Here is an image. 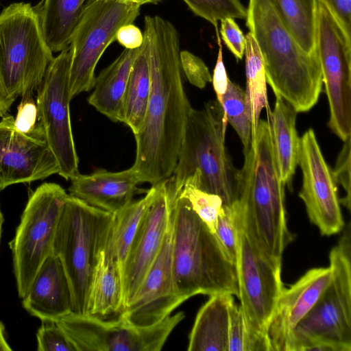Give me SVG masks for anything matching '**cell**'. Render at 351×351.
I'll use <instances>...</instances> for the list:
<instances>
[{
  "mask_svg": "<svg viewBox=\"0 0 351 351\" xmlns=\"http://www.w3.org/2000/svg\"><path fill=\"white\" fill-rule=\"evenodd\" d=\"M350 136L344 141L332 173L337 184H339L346 195L339 199L340 204L350 210Z\"/></svg>",
  "mask_w": 351,
  "mask_h": 351,
  "instance_id": "cell-38",
  "label": "cell"
},
{
  "mask_svg": "<svg viewBox=\"0 0 351 351\" xmlns=\"http://www.w3.org/2000/svg\"><path fill=\"white\" fill-rule=\"evenodd\" d=\"M221 21L220 34L229 50L239 60L244 55L245 37L234 19L227 17Z\"/></svg>",
  "mask_w": 351,
  "mask_h": 351,
  "instance_id": "cell-40",
  "label": "cell"
},
{
  "mask_svg": "<svg viewBox=\"0 0 351 351\" xmlns=\"http://www.w3.org/2000/svg\"><path fill=\"white\" fill-rule=\"evenodd\" d=\"M12 348L8 343L5 337V328L2 322H0V351H10Z\"/></svg>",
  "mask_w": 351,
  "mask_h": 351,
  "instance_id": "cell-45",
  "label": "cell"
},
{
  "mask_svg": "<svg viewBox=\"0 0 351 351\" xmlns=\"http://www.w3.org/2000/svg\"><path fill=\"white\" fill-rule=\"evenodd\" d=\"M158 1H160V0H157Z\"/></svg>",
  "mask_w": 351,
  "mask_h": 351,
  "instance_id": "cell-48",
  "label": "cell"
},
{
  "mask_svg": "<svg viewBox=\"0 0 351 351\" xmlns=\"http://www.w3.org/2000/svg\"><path fill=\"white\" fill-rule=\"evenodd\" d=\"M71 181L69 195L113 214L128 206L135 195L147 191L137 187L140 182L132 167L117 172L98 169L89 175L79 173Z\"/></svg>",
  "mask_w": 351,
  "mask_h": 351,
  "instance_id": "cell-21",
  "label": "cell"
},
{
  "mask_svg": "<svg viewBox=\"0 0 351 351\" xmlns=\"http://www.w3.org/2000/svg\"><path fill=\"white\" fill-rule=\"evenodd\" d=\"M141 5L121 0H87L69 45V94L92 90L96 66L119 29L133 23Z\"/></svg>",
  "mask_w": 351,
  "mask_h": 351,
  "instance_id": "cell-9",
  "label": "cell"
},
{
  "mask_svg": "<svg viewBox=\"0 0 351 351\" xmlns=\"http://www.w3.org/2000/svg\"><path fill=\"white\" fill-rule=\"evenodd\" d=\"M216 35L219 50L211 82H213V88L217 96V101L221 105L222 99L226 92L230 80L223 61L222 45L218 30H216Z\"/></svg>",
  "mask_w": 351,
  "mask_h": 351,
  "instance_id": "cell-41",
  "label": "cell"
},
{
  "mask_svg": "<svg viewBox=\"0 0 351 351\" xmlns=\"http://www.w3.org/2000/svg\"><path fill=\"white\" fill-rule=\"evenodd\" d=\"M22 304L43 322H56L72 313L70 283L60 259L53 252L40 267Z\"/></svg>",
  "mask_w": 351,
  "mask_h": 351,
  "instance_id": "cell-20",
  "label": "cell"
},
{
  "mask_svg": "<svg viewBox=\"0 0 351 351\" xmlns=\"http://www.w3.org/2000/svg\"><path fill=\"white\" fill-rule=\"evenodd\" d=\"M197 16L206 20L218 29V21L230 17L243 19L247 10L240 0H182Z\"/></svg>",
  "mask_w": 351,
  "mask_h": 351,
  "instance_id": "cell-33",
  "label": "cell"
},
{
  "mask_svg": "<svg viewBox=\"0 0 351 351\" xmlns=\"http://www.w3.org/2000/svg\"><path fill=\"white\" fill-rule=\"evenodd\" d=\"M227 124L217 100L206 102L200 110L192 108L173 176L168 178L177 196L189 182L219 196L225 205L239 202V170L225 145Z\"/></svg>",
  "mask_w": 351,
  "mask_h": 351,
  "instance_id": "cell-4",
  "label": "cell"
},
{
  "mask_svg": "<svg viewBox=\"0 0 351 351\" xmlns=\"http://www.w3.org/2000/svg\"><path fill=\"white\" fill-rule=\"evenodd\" d=\"M233 206L237 233L235 266L240 306L251 332L268 340L267 328L285 288L281 265L272 262L260 250L243 226L237 204Z\"/></svg>",
  "mask_w": 351,
  "mask_h": 351,
  "instance_id": "cell-12",
  "label": "cell"
},
{
  "mask_svg": "<svg viewBox=\"0 0 351 351\" xmlns=\"http://www.w3.org/2000/svg\"><path fill=\"white\" fill-rule=\"evenodd\" d=\"M87 0H42L34 7L45 40L52 52L69 47Z\"/></svg>",
  "mask_w": 351,
  "mask_h": 351,
  "instance_id": "cell-26",
  "label": "cell"
},
{
  "mask_svg": "<svg viewBox=\"0 0 351 351\" xmlns=\"http://www.w3.org/2000/svg\"><path fill=\"white\" fill-rule=\"evenodd\" d=\"M3 223V217L0 209V239H1V229H2V225Z\"/></svg>",
  "mask_w": 351,
  "mask_h": 351,
  "instance_id": "cell-47",
  "label": "cell"
},
{
  "mask_svg": "<svg viewBox=\"0 0 351 351\" xmlns=\"http://www.w3.org/2000/svg\"><path fill=\"white\" fill-rule=\"evenodd\" d=\"M14 101L7 95L0 82V117H3L6 115L7 112L9 110Z\"/></svg>",
  "mask_w": 351,
  "mask_h": 351,
  "instance_id": "cell-44",
  "label": "cell"
},
{
  "mask_svg": "<svg viewBox=\"0 0 351 351\" xmlns=\"http://www.w3.org/2000/svg\"><path fill=\"white\" fill-rule=\"evenodd\" d=\"M0 2H1V0H0Z\"/></svg>",
  "mask_w": 351,
  "mask_h": 351,
  "instance_id": "cell-49",
  "label": "cell"
},
{
  "mask_svg": "<svg viewBox=\"0 0 351 351\" xmlns=\"http://www.w3.org/2000/svg\"><path fill=\"white\" fill-rule=\"evenodd\" d=\"M215 234L230 260L235 264L237 255V233L233 206L223 205L218 217Z\"/></svg>",
  "mask_w": 351,
  "mask_h": 351,
  "instance_id": "cell-35",
  "label": "cell"
},
{
  "mask_svg": "<svg viewBox=\"0 0 351 351\" xmlns=\"http://www.w3.org/2000/svg\"><path fill=\"white\" fill-rule=\"evenodd\" d=\"M331 279L315 304L293 329L289 351H302L314 341L351 350V234L348 223L329 255Z\"/></svg>",
  "mask_w": 351,
  "mask_h": 351,
  "instance_id": "cell-8",
  "label": "cell"
},
{
  "mask_svg": "<svg viewBox=\"0 0 351 351\" xmlns=\"http://www.w3.org/2000/svg\"><path fill=\"white\" fill-rule=\"evenodd\" d=\"M114 214L69 195L56 232L53 252L60 259L73 296V313L86 315L89 287Z\"/></svg>",
  "mask_w": 351,
  "mask_h": 351,
  "instance_id": "cell-6",
  "label": "cell"
},
{
  "mask_svg": "<svg viewBox=\"0 0 351 351\" xmlns=\"http://www.w3.org/2000/svg\"><path fill=\"white\" fill-rule=\"evenodd\" d=\"M143 36V43L131 68L122 108V123L130 128L134 135L143 124L151 92L149 44L144 32Z\"/></svg>",
  "mask_w": 351,
  "mask_h": 351,
  "instance_id": "cell-27",
  "label": "cell"
},
{
  "mask_svg": "<svg viewBox=\"0 0 351 351\" xmlns=\"http://www.w3.org/2000/svg\"><path fill=\"white\" fill-rule=\"evenodd\" d=\"M56 157L42 132L27 134L14 126V118L0 121V191L10 185L45 179L59 173Z\"/></svg>",
  "mask_w": 351,
  "mask_h": 351,
  "instance_id": "cell-18",
  "label": "cell"
},
{
  "mask_svg": "<svg viewBox=\"0 0 351 351\" xmlns=\"http://www.w3.org/2000/svg\"><path fill=\"white\" fill-rule=\"evenodd\" d=\"M246 25L262 56L267 83L297 112L311 110L322 90L317 50L306 53L276 12L270 0H249Z\"/></svg>",
  "mask_w": 351,
  "mask_h": 351,
  "instance_id": "cell-3",
  "label": "cell"
},
{
  "mask_svg": "<svg viewBox=\"0 0 351 351\" xmlns=\"http://www.w3.org/2000/svg\"><path fill=\"white\" fill-rule=\"evenodd\" d=\"M245 37L246 86L244 93L246 109L252 128V139L255 135L261 110L269 104L266 76L260 49L250 32Z\"/></svg>",
  "mask_w": 351,
  "mask_h": 351,
  "instance_id": "cell-29",
  "label": "cell"
},
{
  "mask_svg": "<svg viewBox=\"0 0 351 351\" xmlns=\"http://www.w3.org/2000/svg\"><path fill=\"white\" fill-rule=\"evenodd\" d=\"M271 351L268 340L253 334L247 326L242 309L233 300L230 306L228 351Z\"/></svg>",
  "mask_w": 351,
  "mask_h": 351,
  "instance_id": "cell-32",
  "label": "cell"
},
{
  "mask_svg": "<svg viewBox=\"0 0 351 351\" xmlns=\"http://www.w3.org/2000/svg\"><path fill=\"white\" fill-rule=\"evenodd\" d=\"M69 49L60 51L48 66L37 89L38 125L56 157L58 174L71 180L80 172L71 130L69 104Z\"/></svg>",
  "mask_w": 351,
  "mask_h": 351,
  "instance_id": "cell-14",
  "label": "cell"
},
{
  "mask_svg": "<svg viewBox=\"0 0 351 351\" xmlns=\"http://www.w3.org/2000/svg\"><path fill=\"white\" fill-rule=\"evenodd\" d=\"M179 196L188 200L193 211L215 234L218 217L223 205L221 197L189 182L184 183Z\"/></svg>",
  "mask_w": 351,
  "mask_h": 351,
  "instance_id": "cell-34",
  "label": "cell"
},
{
  "mask_svg": "<svg viewBox=\"0 0 351 351\" xmlns=\"http://www.w3.org/2000/svg\"><path fill=\"white\" fill-rule=\"evenodd\" d=\"M336 16L346 32L351 33V0H320Z\"/></svg>",
  "mask_w": 351,
  "mask_h": 351,
  "instance_id": "cell-43",
  "label": "cell"
},
{
  "mask_svg": "<svg viewBox=\"0 0 351 351\" xmlns=\"http://www.w3.org/2000/svg\"><path fill=\"white\" fill-rule=\"evenodd\" d=\"M298 165L302 173L299 197L312 223L325 236L343 230L344 221L332 171L327 164L315 132L309 129L300 138Z\"/></svg>",
  "mask_w": 351,
  "mask_h": 351,
  "instance_id": "cell-15",
  "label": "cell"
},
{
  "mask_svg": "<svg viewBox=\"0 0 351 351\" xmlns=\"http://www.w3.org/2000/svg\"><path fill=\"white\" fill-rule=\"evenodd\" d=\"M138 49H125L95 77L88 102L114 122H122L124 94Z\"/></svg>",
  "mask_w": 351,
  "mask_h": 351,
  "instance_id": "cell-23",
  "label": "cell"
},
{
  "mask_svg": "<svg viewBox=\"0 0 351 351\" xmlns=\"http://www.w3.org/2000/svg\"><path fill=\"white\" fill-rule=\"evenodd\" d=\"M300 47L307 53L315 48V0H270Z\"/></svg>",
  "mask_w": 351,
  "mask_h": 351,
  "instance_id": "cell-30",
  "label": "cell"
},
{
  "mask_svg": "<svg viewBox=\"0 0 351 351\" xmlns=\"http://www.w3.org/2000/svg\"><path fill=\"white\" fill-rule=\"evenodd\" d=\"M237 205L243 226L260 250L280 265L293 235L287 225L285 183L277 164L269 119H260L248 149L243 152Z\"/></svg>",
  "mask_w": 351,
  "mask_h": 351,
  "instance_id": "cell-2",
  "label": "cell"
},
{
  "mask_svg": "<svg viewBox=\"0 0 351 351\" xmlns=\"http://www.w3.org/2000/svg\"><path fill=\"white\" fill-rule=\"evenodd\" d=\"M126 2L134 3L139 5H142L145 3H156L158 2L157 0H121Z\"/></svg>",
  "mask_w": 351,
  "mask_h": 351,
  "instance_id": "cell-46",
  "label": "cell"
},
{
  "mask_svg": "<svg viewBox=\"0 0 351 351\" xmlns=\"http://www.w3.org/2000/svg\"><path fill=\"white\" fill-rule=\"evenodd\" d=\"M331 276L330 266L312 268L284 288L267 330L271 351H289L293 329L315 304Z\"/></svg>",
  "mask_w": 351,
  "mask_h": 351,
  "instance_id": "cell-19",
  "label": "cell"
},
{
  "mask_svg": "<svg viewBox=\"0 0 351 351\" xmlns=\"http://www.w3.org/2000/svg\"><path fill=\"white\" fill-rule=\"evenodd\" d=\"M155 184L156 196L139 225L123 265V310L134 298L160 249L178 197L169 188L167 179Z\"/></svg>",
  "mask_w": 351,
  "mask_h": 351,
  "instance_id": "cell-16",
  "label": "cell"
},
{
  "mask_svg": "<svg viewBox=\"0 0 351 351\" xmlns=\"http://www.w3.org/2000/svg\"><path fill=\"white\" fill-rule=\"evenodd\" d=\"M230 293L210 296L199 310L190 332L189 351H228Z\"/></svg>",
  "mask_w": 351,
  "mask_h": 351,
  "instance_id": "cell-22",
  "label": "cell"
},
{
  "mask_svg": "<svg viewBox=\"0 0 351 351\" xmlns=\"http://www.w3.org/2000/svg\"><path fill=\"white\" fill-rule=\"evenodd\" d=\"M156 194V185L153 184L143 197L132 201L114 214L106 247L119 266L121 277L123 265L132 242Z\"/></svg>",
  "mask_w": 351,
  "mask_h": 351,
  "instance_id": "cell-28",
  "label": "cell"
},
{
  "mask_svg": "<svg viewBox=\"0 0 351 351\" xmlns=\"http://www.w3.org/2000/svg\"><path fill=\"white\" fill-rule=\"evenodd\" d=\"M143 34L133 23L121 27L116 35V40L125 49H134L139 48L143 43Z\"/></svg>",
  "mask_w": 351,
  "mask_h": 351,
  "instance_id": "cell-42",
  "label": "cell"
},
{
  "mask_svg": "<svg viewBox=\"0 0 351 351\" xmlns=\"http://www.w3.org/2000/svg\"><path fill=\"white\" fill-rule=\"evenodd\" d=\"M173 208L160 249L130 304L119 317L132 325L155 324L185 301L178 294L172 263Z\"/></svg>",
  "mask_w": 351,
  "mask_h": 351,
  "instance_id": "cell-17",
  "label": "cell"
},
{
  "mask_svg": "<svg viewBox=\"0 0 351 351\" xmlns=\"http://www.w3.org/2000/svg\"><path fill=\"white\" fill-rule=\"evenodd\" d=\"M38 111L33 97L21 99L14 119V126L17 130L27 134L41 132L38 123Z\"/></svg>",
  "mask_w": 351,
  "mask_h": 351,
  "instance_id": "cell-39",
  "label": "cell"
},
{
  "mask_svg": "<svg viewBox=\"0 0 351 351\" xmlns=\"http://www.w3.org/2000/svg\"><path fill=\"white\" fill-rule=\"evenodd\" d=\"M181 69L189 82L193 86L203 88L212 81V76L204 61L189 51H180Z\"/></svg>",
  "mask_w": 351,
  "mask_h": 351,
  "instance_id": "cell-37",
  "label": "cell"
},
{
  "mask_svg": "<svg viewBox=\"0 0 351 351\" xmlns=\"http://www.w3.org/2000/svg\"><path fill=\"white\" fill-rule=\"evenodd\" d=\"M184 318L181 311L155 324L137 326L119 316L106 320L71 313L56 323L76 351H159Z\"/></svg>",
  "mask_w": 351,
  "mask_h": 351,
  "instance_id": "cell-13",
  "label": "cell"
},
{
  "mask_svg": "<svg viewBox=\"0 0 351 351\" xmlns=\"http://www.w3.org/2000/svg\"><path fill=\"white\" fill-rule=\"evenodd\" d=\"M224 118L237 132L245 152L251 142L252 128L247 114L244 90L237 84L228 82L222 103Z\"/></svg>",
  "mask_w": 351,
  "mask_h": 351,
  "instance_id": "cell-31",
  "label": "cell"
},
{
  "mask_svg": "<svg viewBox=\"0 0 351 351\" xmlns=\"http://www.w3.org/2000/svg\"><path fill=\"white\" fill-rule=\"evenodd\" d=\"M315 48L327 95L328 127L341 140L351 134V39L336 16L315 0Z\"/></svg>",
  "mask_w": 351,
  "mask_h": 351,
  "instance_id": "cell-11",
  "label": "cell"
},
{
  "mask_svg": "<svg viewBox=\"0 0 351 351\" xmlns=\"http://www.w3.org/2000/svg\"><path fill=\"white\" fill-rule=\"evenodd\" d=\"M123 310L122 277L106 245L95 267L88 295L86 315L106 319Z\"/></svg>",
  "mask_w": 351,
  "mask_h": 351,
  "instance_id": "cell-24",
  "label": "cell"
},
{
  "mask_svg": "<svg viewBox=\"0 0 351 351\" xmlns=\"http://www.w3.org/2000/svg\"><path fill=\"white\" fill-rule=\"evenodd\" d=\"M30 3H13L0 14V82L14 101L33 97L53 59Z\"/></svg>",
  "mask_w": 351,
  "mask_h": 351,
  "instance_id": "cell-7",
  "label": "cell"
},
{
  "mask_svg": "<svg viewBox=\"0 0 351 351\" xmlns=\"http://www.w3.org/2000/svg\"><path fill=\"white\" fill-rule=\"evenodd\" d=\"M172 263L176 289L184 301L197 294L239 296L235 264L216 234L179 195L173 206Z\"/></svg>",
  "mask_w": 351,
  "mask_h": 351,
  "instance_id": "cell-5",
  "label": "cell"
},
{
  "mask_svg": "<svg viewBox=\"0 0 351 351\" xmlns=\"http://www.w3.org/2000/svg\"><path fill=\"white\" fill-rule=\"evenodd\" d=\"M267 110L277 164L282 181L289 185L298 165L300 138L296 130L297 112L276 95L274 110Z\"/></svg>",
  "mask_w": 351,
  "mask_h": 351,
  "instance_id": "cell-25",
  "label": "cell"
},
{
  "mask_svg": "<svg viewBox=\"0 0 351 351\" xmlns=\"http://www.w3.org/2000/svg\"><path fill=\"white\" fill-rule=\"evenodd\" d=\"M69 195L58 184L45 182L29 196L10 243L19 297L27 294L45 260L53 252L60 218Z\"/></svg>",
  "mask_w": 351,
  "mask_h": 351,
  "instance_id": "cell-10",
  "label": "cell"
},
{
  "mask_svg": "<svg viewBox=\"0 0 351 351\" xmlns=\"http://www.w3.org/2000/svg\"><path fill=\"white\" fill-rule=\"evenodd\" d=\"M36 333L38 351H76L56 322H43Z\"/></svg>",
  "mask_w": 351,
  "mask_h": 351,
  "instance_id": "cell-36",
  "label": "cell"
},
{
  "mask_svg": "<svg viewBox=\"0 0 351 351\" xmlns=\"http://www.w3.org/2000/svg\"><path fill=\"white\" fill-rule=\"evenodd\" d=\"M144 33L149 44L151 92L143 124L134 135L132 167L140 183L153 185L172 176L192 107L182 78L176 28L159 16H145Z\"/></svg>",
  "mask_w": 351,
  "mask_h": 351,
  "instance_id": "cell-1",
  "label": "cell"
}]
</instances>
